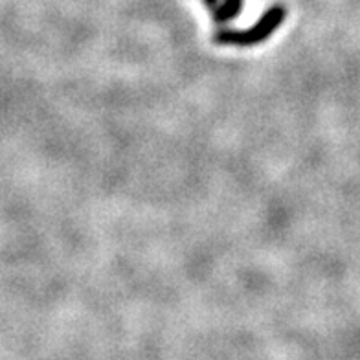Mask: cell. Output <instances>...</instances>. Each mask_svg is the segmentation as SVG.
<instances>
[{
    "mask_svg": "<svg viewBox=\"0 0 360 360\" xmlns=\"http://www.w3.org/2000/svg\"><path fill=\"white\" fill-rule=\"evenodd\" d=\"M285 8L281 6H274L266 10L261 15V19L257 20L252 28L248 30H221L214 35V43L221 44V46H237L247 48L259 44L263 41L274 34L276 30L280 28L285 20Z\"/></svg>",
    "mask_w": 360,
    "mask_h": 360,
    "instance_id": "6da1fadb",
    "label": "cell"
},
{
    "mask_svg": "<svg viewBox=\"0 0 360 360\" xmlns=\"http://www.w3.org/2000/svg\"><path fill=\"white\" fill-rule=\"evenodd\" d=\"M204 4L208 6L217 24L230 22L243 10V0H204Z\"/></svg>",
    "mask_w": 360,
    "mask_h": 360,
    "instance_id": "7a4b0ae2",
    "label": "cell"
}]
</instances>
